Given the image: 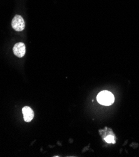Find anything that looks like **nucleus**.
<instances>
[{
  "instance_id": "f257e3e1",
  "label": "nucleus",
  "mask_w": 139,
  "mask_h": 157,
  "mask_svg": "<svg viewBox=\"0 0 139 157\" xmlns=\"http://www.w3.org/2000/svg\"><path fill=\"white\" fill-rule=\"evenodd\" d=\"M97 101L103 105L109 106L114 102V96L109 91H102L97 96Z\"/></svg>"
},
{
  "instance_id": "f03ea898",
  "label": "nucleus",
  "mask_w": 139,
  "mask_h": 157,
  "mask_svg": "<svg viewBox=\"0 0 139 157\" xmlns=\"http://www.w3.org/2000/svg\"><path fill=\"white\" fill-rule=\"evenodd\" d=\"M11 26L15 31H23L25 27V21L21 16L16 15L12 20Z\"/></svg>"
},
{
  "instance_id": "7ed1b4c3",
  "label": "nucleus",
  "mask_w": 139,
  "mask_h": 157,
  "mask_svg": "<svg viewBox=\"0 0 139 157\" xmlns=\"http://www.w3.org/2000/svg\"><path fill=\"white\" fill-rule=\"evenodd\" d=\"M13 53L15 56L18 58H22L26 53V47L23 43L20 42L15 44L13 47Z\"/></svg>"
},
{
  "instance_id": "20e7f679",
  "label": "nucleus",
  "mask_w": 139,
  "mask_h": 157,
  "mask_svg": "<svg viewBox=\"0 0 139 157\" xmlns=\"http://www.w3.org/2000/svg\"><path fill=\"white\" fill-rule=\"evenodd\" d=\"M23 118L26 122H30L34 117V112L33 109L29 106H25L22 109Z\"/></svg>"
},
{
  "instance_id": "39448f33",
  "label": "nucleus",
  "mask_w": 139,
  "mask_h": 157,
  "mask_svg": "<svg viewBox=\"0 0 139 157\" xmlns=\"http://www.w3.org/2000/svg\"><path fill=\"white\" fill-rule=\"evenodd\" d=\"M104 140L105 142L108 144H115V135L111 133L110 135H105Z\"/></svg>"
}]
</instances>
